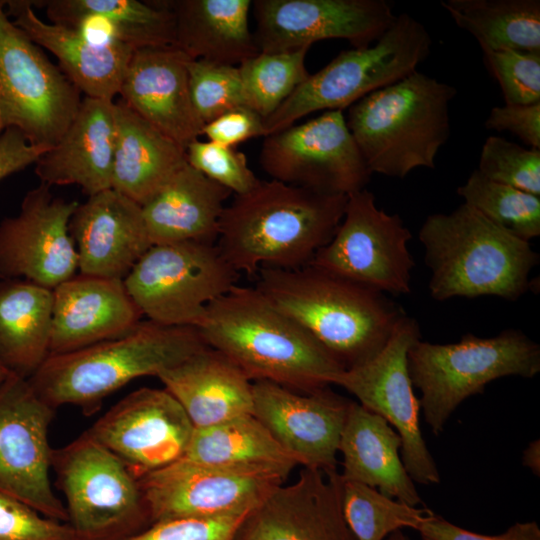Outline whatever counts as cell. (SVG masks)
I'll use <instances>...</instances> for the list:
<instances>
[{"mask_svg":"<svg viewBox=\"0 0 540 540\" xmlns=\"http://www.w3.org/2000/svg\"><path fill=\"white\" fill-rule=\"evenodd\" d=\"M197 328L208 347L230 359L252 382L311 393L332 385L344 370L255 287L233 286L209 304Z\"/></svg>","mask_w":540,"mask_h":540,"instance_id":"obj_1","label":"cell"},{"mask_svg":"<svg viewBox=\"0 0 540 540\" xmlns=\"http://www.w3.org/2000/svg\"><path fill=\"white\" fill-rule=\"evenodd\" d=\"M347 197L260 180L225 206L216 245L238 274L305 266L333 237Z\"/></svg>","mask_w":540,"mask_h":540,"instance_id":"obj_2","label":"cell"},{"mask_svg":"<svg viewBox=\"0 0 540 540\" xmlns=\"http://www.w3.org/2000/svg\"><path fill=\"white\" fill-rule=\"evenodd\" d=\"M257 273L255 288L310 333L344 370L375 358L407 315L387 294L309 264L263 267Z\"/></svg>","mask_w":540,"mask_h":540,"instance_id":"obj_3","label":"cell"},{"mask_svg":"<svg viewBox=\"0 0 540 540\" xmlns=\"http://www.w3.org/2000/svg\"><path fill=\"white\" fill-rule=\"evenodd\" d=\"M428 289L436 301L495 296L516 301L539 263L530 242L497 226L466 203L427 216L419 230Z\"/></svg>","mask_w":540,"mask_h":540,"instance_id":"obj_4","label":"cell"},{"mask_svg":"<svg viewBox=\"0 0 540 540\" xmlns=\"http://www.w3.org/2000/svg\"><path fill=\"white\" fill-rule=\"evenodd\" d=\"M206 347L196 327L141 321L120 337L49 355L28 380L53 408L74 405L91 416L130 381L157 377Z\"/></svg>","mask_w":540,"mask_h":540,"instance_id":"obj_5","label":"cell"},{"mask_svg":"<svg viewBox=\"0 0 540 540\" xmlns=\"http://www.w3.org/2000/svg\"><path fill=\"white\" fill-rule=\"evenodd\" d=\"M456 94L453 85L416 70L351 105L346 123L369 171L402 179L434 169L450 137Z\"/></svg>","mask_w":540,"mask_h":540,"instance_id":"obj_6","label":"cell"},{"mask_svg":"<svg viewBox=\"0 0 540 540\" xmlns=\"http://www.w3.org/2000/svg\"><path fill=\"white\" fill-rule=\"evenodd\" d=\"M412 384L420 391V411L434 435L468 397L507 376L532 378L540 372V346L522 331L506 329L481 338L471 333L456 343L418 340L408 351Z\"/></svg>","mask_w":540,"mask_h":540,"instance_id":"obj_7","label":"cell"},{"mask_svg":"<svg viewBox=\"0 0 540 540\" xmlns=\"http://www.w3.org/2000/svg\"><path fill=\"white\" fill-rule=\"evenodd\" d=\"M432 37L412 15H396L372 45L341 51L310 74L265 122L266 136L318 112L349 108L370 93L417 70L431 53Z\"/></svg>","mask_w":540,"mask_h":540,"instance_id":"obj_8","label":"cell"},{"mask_svg":"<svg viewBox=\"0 0 540 540\" xmlns=\"http://www.w3.org/2000/svg\"><path fill=\"white\" fill-rule=\"evenodd\" d=\"M52 469L78 540H124L149 523L138 479L86 431L53 449Z\"/></svg>","mask_w":540,"mask_h":540,"instance_id":"obj_9","label":"cell"},{"mask_svg":"<svg viewBox=\"0 0 540 540\" xmlns=\"http://www.w3.org/2000/svg\"><path fill=\"white\" fill-rule=\"evenodd\" d=\"M237 276L216 243L177 242L152 245L123 283L148 320L197 328L209 304L235 286Z\"/></svg>","mask_w":540,"mask_h":540,"instance_id":"obj_10","label":"cell"},{"mask_svg":"<svg viewBox=\"0 0 540 540\" xmlns=\"http://www.w3.org/2000/svg\"><path fill=\"white\" fill-rule=\"evenodd\" d=\"M80 95L0 1V135L16 128L31 145L50 149L75 118Z\"/></svg>","mask_w":540,"mask_h":540,"instance_id":"obj_11","label":"cell"},{"mask_svg":"<svg viewBox=\"0 0 540 540\" xmlns=\"http://www.w3.org/2000/svg\"><path fill=\"white\" fill-rule=\"evenodd\" d=\"M412 234L398 214L376 205L366 188L348 195L343 218L309 265L384 294L411 292Z\"/></svg>","mask_w":540,"mask_h":540,"instance_id":"obj_12","label":"cell"},{"mask_svg":"<svg viewBox=\"0 0 540 540\" xmlns=\"http://www.w3.org/2000/svg\"><path fill=\"white\" fill-rule=\"evenodd\" d=\"M259 161L273 180L327 194L364 189L372 175L341 110L265 136Z\"/></svg>","mask_w":540,"mask_h":540,"instance_id":"obj_13","label":"cell"},{"mask_svg":"<svg viewBox=\"0 0 540 540\" xmlns=\"http://www.w3.org/2000/svg\"><path fill=\"white\" fill-rule=\"evenodd\" d=\"M421 339L417 321L405 315L384 349L333 380L364 408L384 418L402 440L401 458L415 483L438 484L440 474L420 428V401L408 370L409 349Z\"/></svg>","mask_w":540,"mask_h":540,"instance_id":"obj_14","label":"cell"},{"mask_svg":"<svg viewBox=\"0 0 540 540\" xmlns=\"http://www.w3.org/2000/svg\"><path fill=\"white\" fill-rule=\"evenodd\" d=\"M55 410L28 378L11 373L0 384V492L68 523L50 480L53 448L48 434Z\"/></svg>","mask_w":540,"mask_h":540,"instance_id":"obj_15","label":"cell"},{"mask_svg":"<svg viewBox=\"0 0 540 540\" xmlns=\"http://www.w3.org/2000/svg\"><path fill=\"white\" fill-rule=\"evenodd\" d=\"M287 478L276 471L208 465L182 458L138 481L151 524L248 513Z\"/></svg>","mask_w":540,"mask_h":540,"instance_id":"obj_16","label":"cell"},{"mask_svg":"<svg viewBox=\"0 0 540 540\" xmlns=\"http://www.w3.org/2000/svg\"><path fill=\"white\" fill-rule=\"evenodd\" d=\"M393 7L387 0H255L253 34L264 53L310 48L327 39H344L352 48H363L393 23Z\"/></svg>","mask_w":540,"mask_h":540,"instance_id":"obj_17","label":"cell"},{"mask_svg":"<svg viewBox=\"0 0 540 540\" xmlns=\"http://www.w3.org/2000/svg\"><path fill=\"white\" fill-rule=\"evenodd\" d=\"M194 430L166 389L143 387L116 403L86 432L140 479L184 458Z\"/></svg>","mask_w":540,"mask_h":540,"instance_id":"obj_18","label":"cell"},{"mask_svg":"<svg viewBox=\"0 0 540 540\" xmlns=\"http://www.w3.org/2000/svg\"><path fill=\"white\" fill-rule=\"evenodd\" d=\"M78 202L55 197L40 183L24 196L18 215L0 223V280L23 279L54 289L78 271L70 219Z\"/></svg>","mask_w":540,"mask_h":540,"instance_id":"obj_19","label":"cell"},{"mask_svg":"<svg viewBox=\"0 0 540 540\" xmlns=\"http://www.w3.org/2000/svg\"><path fill=\"white\" fill-rule=\"evenodd\" d=\"M351 402L329 387L302 393L269 381L253 382L252 414L299 466L324 472L336 470Z\"/></svg>","mask_w":540,"mask_h":540,"instance_id":"obj_20","label":"cell"},{"mask_svg":"<svg viewBox=\"0 0 540 540\" xmlns=\"http://www.w3.org/2000/svg\"><path fill=\"white\" fill-rule=\"evenodd\" d=\"M237 540H355L343 515L340 472L302 467L247 515Z\"/></svg>","mask_w":540,"mask_h":540,"instance_id":"obj_21","label":"cell"},{"mask_svg":"<svg viewBox=\"0 0 540 540\" xmlns=\"http://www.w3.org/2000/svg\"><path fill=\"white\" fill-rule=\"evenodd\" d=\"M189 60L174 45L136 49L119 91L129 108L184 150L204 127L190 97Z\"/></svg>","mask_w":540,"mask_h":540,"instance_id":"obj_22","label":"cell"},{"mask_svg":"<svg viewBox=\"0 0 540 540\" xmlns=\"http://www.w3.org/2000/svg\"><path fill=\"white\" fill-rule=\"evenodd\" d=\"M69 228L82 275L123 280L152 246L142 207L113 188L78 204Z\"/></svg>","mask_w":540,"mask_h":540,"instance_id":"obj_23","label":"cell"},{"mask_svg":"<svg viewBox=\"0 0 540 540\" xmlns=\"http://www.w3.org/2000/svg\"><path fill=\"white\" fill-rule=\"evenodd\" d=\"M141 317L123 280L75 275L53 289L50 355L120 337Z\"/></svg>","mask_w":540,"mask_h":540,"instance_id":"obj_24","label":"cell"},{"mask_svg":"<svg viewBox=\"0 0 540 540\" xmlns=\"http://www.w3.org/2000/svg\"><path fill=\"white\" fill-rule=\"evenodd\" d=\"M116 141L115 100L84 97L60 140L35 163L48 186H80L89 196L112 188Z\"/></svg>","mask_w":540,"mask_h":540,"instance_id":"obj_25","label":"cell"},{"mask_svg":"<svg viewBox=\"0 0 540 540\" xmlns=\"http://www.w3.org/2000/svg\"><path fill=\"white\" fill-rule=\"evenodd\" d=\"M8 17L39 47L50 51L59 68L85 97L115 100L134 52L122 43H98L74 29L48 23L30 0L1 1Z\"/></svg>","mask_w":540,"mask_h":540,"instance_id":"obj_26","label":"cell"},{"mask_svg":"<svg viewBox=\"0 0 540 540\" xmlns=\"http://www.w3.org/2000/svg\"><path fill=\"white\" fill-rule=\"evenodd\" d=\"M31 4L45 8L51 23L77 30L93 42H117L134 50L175 44L174 16L160 1L42 0Z\"/></svg>","mask_w":540,"mask_h":540,"instance_id":"obj_27","label":"cell"},{"mask_svg":"<svg viewBox=\"0 0 540 540\" xmlns=\"http://www.w3.org/2000/svg\"><path fill=\"white\" fill-rule=\"evenodd\" d=\"M195 428L253 412V382L230 359L206 347L157 376Z\"/></svg>","mask_w":540,"mask_h":540,"instance_id":"obj_28","label":"cell"},{"mask_svg":"<svg viewBox=\"0 0 540 540\" xmlns=\"http://www.w3.org/2000/svg\"><path fill=\"white\" fill-rule=\"evenodd\" d=\"M232 192L187 162L142 207L152 245L216 243L225 201Z\"/></svg>","mask_w":540,"mask_h":540,"instance_id":"obj_29","label":"cell"},{"mask_svg":"<svg viewBox=\"0 0 540 540\" xmlns=\"http://www.w3.org/2000/svg\"><path fill=\"white\" fill-rule=\"evenodd\" d=\"M402 440L381 416L352 401L341 433V477L411 506L422 503L401 458Z\"/></svg>","mask_w":540,"mask_h":540,"instance_id":"obj_30","label":"cell"},{"mask_svg":"<svg viewBox=\"0 0 540 540\" xmlns=\"http://www.w3.org/2000/svg\"><path fill=\"white\" fill-rule=\"evenodd\" d=\"M175 20L174 46L190 59L239 65L260 51L249 27L250 0H163Z\"/></svg>","mask_w":540,"mask_h":540,"instance_id":"obj_31","label":"cell"},{"mask_svg":"<svg viewBox=\"0 0 540 540\" xmlns=\"http://www.w3.org/2000/svg\"><path fill=\"white\" fill-rule=\"evenodd\" d=\"M115 106L112 188L143 206L187 162L185 150L121 99Z\"/></svg>","mask_w":540,"mask_h":540,"instance_id":"obj_32","label":"cell"},{"mask_svg":"<svg viewBox=\"0 0 540 540\" xmlns=\"http://www.w3.org/2000/svg\"><path fill=\"white\" fill-rule=\"evenodd\" d=\"M53 290L23 279L0 280V361L29 378L50 355Z\"/></svg>","mask_w":540,"mask_h":540,"instance_id":"obj_33","label":"cell"},{"mask_svg":"<svg viewBox=\"0 0 540 540\" xmlns=\"http://www.w3.org/2000/svg\"><path fill=\"white\" fill-rule=\"evenodd\" d=\"M184 458L208 465L276 471L286 477L299 466L253 414L195 428Z\"/></svg>","mask_w":540,"mask_h":540,"instance_id":"obj_34","label":"cell"},{"mask_svg":"<svg viewBox=\"0 0 540 540\" xmlns=\"http://www.w3.org/2000/svg\"><path fill=\"white\" fill-rule=\"evenodd\" d=\"M440 4L483 52L540 51L539 0H442Z\"/></svg>","mask_w":540,"mask_h":540,"instance_id":"obj_35","label":"cell"},{"mask_svg":"<svg viewBox=\"0 0 540 540\" xmlns=\"http://www.w3.org/2000/svg\"><path fill=\"white\" fill-rule=\"evenodd\" d=\"M342 510L355 540H385L395 531L418 529L434 513L382 494L367 485L342 478Z\"/></svg>","mask_w":540,"mask_h":540,"instance_id":"obj_36","label":"cell"},{"mask_svg":"<svg viewBox=\"0 0 540 540\" xmlns=\"http://www.w3.org/2000/svg\"><path fill=\"white\" fill-rule=\"evenodd\" d=\"M310 48L264 53L238 65L246 106L264 121L310 76L305 58Z\"/></svg>","mask_w":540,"mask_h":540,"instance_id":"obj_37","label":"cell"},{"mask_svg":"<svg viewBox=\"0 0 540 540\" xmlns=\"http://www.w3.org/2000/svg\"><path fill=\"white\" fill-rule=\"evenodd\" d=\"M456 192L464 203L510 234L528 242L540 236V196L492 181L477 169Z\"/></svg>","mask_w":540,"mask_h":540,"instance_id":"obj_38","label":"cell"},{"mask_svg":"<svg viewBox=\"0 0 540 540\" xmlns=\"http://www.w3.org/2000/svg\"><path fill=\"white\" fill-rule=\"evenodd\" d=\"M187 72L191 101L204 125L246 105L238 66L190 59Z\"/></svg>","mask_w":540,"mask_h":540,"instance_id":"obj_39","label":"cell"},{"mask_svg":"<svg viewBox=\"0 0 540 540\" xmlns=\"http://www.w3.org/2000/svg\"><path fill=\"white\" fill-rule=\"evenodd\" d=\"M477 170L492 181L540 196V149L491 135L482 146Z\"/></svg>","mask_w":540,"mask_h":540,"instance_id":"obj_40","label":"cell"},{"mask_svg":"<svg viewBox=\"0 0 540 540\" xmlns=\"http://www.w3.org/2000/svg\"><path fill=\"white\" fill-rule=\"evenodd\" d=\"M483 54L487 69L499 83L505 104L540 102V51L504 49Z\"/></svg>","mask_w":540,"mask_h":540,"instance_id":"obj_41","label":"cell"},{"mask_svg":"<svg viewBox=\"0 0 540 540\" xmlns=\"http://www.w3.org/2000/svg\"><path fill=\"white\" fill-rule=\"evenodd\" d=\"M186 161L207 178L234 195L249 192L260 182L244 153L212 141H192L185 149Z\"/></svg>","mask_w":540,"mask_h":540,"instance_id":"obj_42","label":"cell"},{"mask_svg":"<svg viewBox=\"0 0 540 540\" xmlns=\"http://www.w3.org/2000/svg\"><path fill=\"white\" fill-rule=\"evenodd\" d=\"M0 540H78L67 522L51 519L0 492Z\"/></svg>","mask_w":540,"mask_h":540,"instance_id":"obj_43","label":"cell"},{"mask_svg":"<svg viewBox=\"0 0 540 540\" xmlns=\"http://www.w3.org/2000/svg\"><path fill=\"white\" fill-rule=\"evenodd\" d=\"M250 512L158 521L124 540H237L240 527Z\"/></svg>","mask_w":540,"mask_h":540,"instance_id":"obj_44","label":"cell"},{"mask_svg":"<svg viewBox=\"0 0 540 540\" xmlns=\"http://www.w3.org/2000/svg\"><path fill=\"white\" fill-rule=\"evenodd\" d=\"M202 134L209 141L234 147L251 138L266 136L264 119L243 105L231 109L204 125Z\"/></svg>","mask_w":540,"mask_h":540,"instance_id":"obj_45","label":"cell"},{"mask_svg":"<svg viewBox=\"0 0 540 540\" xmlns=\"http://www.w3.org/2000/svg\"><path fill=\"white\" fill-rule=\"evenodd\" d=\"M417 532L421 540H540V527L536 521L516 522L503 533L485 535L466 530L436 514Z\"/></svg>","mask_w":540,"mask_h":540,"instance_id":"obj_46","label":"cell"},{"mask_svg":"<svg viewBox=\"0 0 540 540\" xmlns=\"http://www.w3.org/2000/svg\"><path fill=\"white\" fill-rule=\"evenodd\" d=\"M484 125L489 130L508 131L530 148L540 149V102L495 106Z\"/></svg>","mask_w":540,"mask_h":540,"instance_id":"obj_47","label":"cell"},{"mask_svg":"<svg viewBox=\"0 0 540 540\" xmlns=\"http://www.w3.org/2000/svg\"><path fill=\"white\" fill-rule=\"evenodd\" d=\"M45 151L31 145L18 129H6L0 135V181L35 164Z\"/></svg>","mask_w":540,"mask_h":540,"instance_id":"obj_48","label":"cell"},{"mask_svg":"<svg viewBox=\"0 0 540 540\" xmlns=\"http://www.w3.org/2000/svg\"><path fill=\"white\" fill-rule=\"evenodd\" d=\"M522 464L535 475H540V440H533L523 451Z\"/></svg>","mask_w":540,"mask_h":540,"instance_id":"obj_49","label":"cell"},{"mask_svg":"<svg viewBox=\"0 0 540 540\" xmlns=\"http://www.w3.org/2000/svg\"><path fill=\"white\" fill-rule=\"evenodd\" d=\"M385 540H411L403 530H398L390 534Z\"/></svg>","mask_w":540,"mask_h":540,"instance_id":"obj_50","label":"cell"},{"mask_svg":"<svg viewBox=\"0 0 540 540\" xmlns=\"http://www.w3.org/2000/svg\"><path fill=\"white\" fill-rule=\"evenodd\" d=\"M10 374L11 372L0 361V384L3 383Z\"/></svg>","mask_w":540,"mask_h":540,"instance_id":"obj_51","label":"cell"}]
</instances>
